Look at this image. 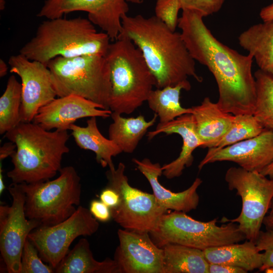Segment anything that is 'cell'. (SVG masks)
Instances as JSON below:
<instances>
[{
  "label": "cell",
  "mask_w": 273,
  "mask_h": 273,
  "mask_svg": "<svg viewBox=\"0 0 273 273\" xmlns=\"http://www.w3.org/2000/svg\"><path fill=\"white\" fill-rule=\"evenodd\" d=\"M144 0H45L38 17L52 19L73 12L87 14L88 19L114 41L122 28V18L129 11L128 3L141 4Z\"/></svg>",
  "instance_id": "13"
},
{
  "label": "cell",
  "mask_w": 273,
  "mask_h": 273,
  "mask_svg": "<svg viewBox=\"0 0 273 273\" xmlns=\"http://www.w3.org/2000/svg\"><path fill=\"white\" fill-rule=\"evenodd\" d=\"M55 179L19 183L25 196V212L40 226H51L70 217L80 204V178L72 166L62 168Z\"/></svg>",
  "instance_id": "7"
},
{
  "label": "cell",
  "mask_w": 273,
  "mask_h": 273,
  "mask_svg": "<svg viewBox=\"0 0 273 273\" xmlns=\"http://www.w3.org/2000/svg\"><path fill=\"white\" fill-rule=\"evenodd\" d=\"M191 88L188 80L151 92L147 101L149 108L159 117V123L165 124L183 115L192 113V108H184L180 103L181 91H188Z\"/></svg>",
  "instance_id": "27"
},
{
  "label": "cell",
  "mask_w": 273,
  "mask_h": 273,
  "mask_svg": "<svg viewBox=\"0 0 273 273\" xmlns=\"http://www.w3.org/2000/svg\"><path fill=\"white\" fill-rule=\"evenodd\" d=\"M119 36L129 39L141 51L157 88L175 85L188 77L202 81L180 33L171 31L155 16H124Z\"/></svg>",
  "instance_id": "2"
},
{
  "label": "cell",
  "mask_w": 273,
  "mask_h": 273,
  "mask_svg": "<svg viewBox=\"0 0 273 273\" xmlns=\"http://www.w3.org/2000/svg\"><path fill=\"white\" fill-rule=\"evenodd\" d=\"M8 191L12 205L0 206V251L7 272L20 273L25 243L28 235L40 224L26 217L25 194L19 184L12 183Z\"/></svg>",
  "instance_id": "12"
},
{
  "label": "cell",
  "mask_w": 273,
  "mask_h": 273,
  "mask_svg": "<svg viewBox=\"0 0 273 273\" xmlns=\"http://www.w3.org/2000/svg\"><path fill=\"white\" fill-rule=\"evenodd\" d=\"M16 149V145L12 142L5 143L0 148L1 161L9 156H11Z\"/></svg>",
  "instance_id": "38"
},
{
  "label": "cell",
  "mask_w": 273,
  "mask_h": 273,
  "mask_svg": "<svg viewBox=\"0 0 273 273\" xmlns=\"http://www.w3.org/2000/svg\"><path fill=\"white\" fill-rule=\"evenodd\" d=\"M5 136L16 145L11 156L13 168L7 173L14 183L50 180L60 171L63 156L69 152L67 130L50 131L32 122H20Z\"/></svg>",
  "instance_id": "3"
},
{
  "label": "cell",
  "mask_w": 273,
  "mask_h": 273,
  "mask_svg": "<svg viewBox=\"0 0 273 273\" xmlns=\"http://www.w3.org/2000/svg\"><path fill=\"white\" fill-rule=\"evenodd\" d=\"M132 161L138 169L146 177L150 183L157 203L167 210L189 212L195 210L199 203L197 190L202 180L197 177L187 189L175 193L163 186L158 180L162 174V166L159 163H153L148 158L139 160L134 158Z\"/></svg>",
  "instance_id": "19"
},
{
  "label": "cell",
  "mask_w": 273,
  "mask_h": 273,
  "mask_svg": "<svg viewBox=\"0 0 273 273\" xmlns=\"http://www.w3.org/2000/svg\"><path fill=\"white\" fill-rule=\"evenodd\" d=\"M2 165H1V167H0V194L1 195L2 194L5 189L6 188V187L4 183L3 176V174H2Z\"/></svg>",
  "instance_id": "43"
},
{
  "label": "cell",
  "mask_w": 273,
  "mask_h": 273,
  "mask_svg": "<svg viewBox=\"0 0 273 273\" xmlns=\"http://www.w3.org/2000/svg\"><path fill=\"white\" fill-rule=\"evenodd\" d=\"M117 235L113 259L118 273H164L163 250L149 233L119 229Z\"/></svg>",
  "instance_id": "15"
},
{
  "label": "cell",
  "mask_w": 273,
  "mask_h": 273,
  "mask_svg": "<svg viewBox=\"0 0 273 273\" xmlns=\"http://www.w3.org/2000/svg\"><path fill=\"white\" fill-rule=\"evenodd\" d=\"M5 0H0V9L1 10H3L5 7Z\"/></svg>",
  "instance_id": "44"
},
{
  "label": "cell",
  "mask_w": 273,
  "mask_h": 273,
  "mask_svg": "<svg viewBox=\"0 0 273 273\" xmlns=\"http://www.w3.org/2000/svg\"><path fill=\"white\" fill-rule=\"evenodd\" d=\"M259 251H263V263L259 271L273 266V232L260 231L255 241Z\"/></svg>",
  "instance_id": "33"
},
{
  "label": "cell",
  "mask_w": 273,
  "mask_h": 273,
  "mask_svg": "<svg viewBox=\"0 0 273 273\" xmlns=\"http://www.w3.org/2000/svg\"><path fill=\"white\" fill-rule=\"evenodd\" d=\"M272 160L273 132L264 129L256 136L222 148H208L198 169L211 163L230 161L246 170L261 172Z\"/></svg>",
  "instance_id": "16"
},
{
  "label": "cell",
  "mask_w": 273,
  "mask_h": 273,
  "mask_svg": "<svg viewBox=\"0 0 273 273\" xmlns=\"http://www.w3.org/2000/svg\"><path fill=\"white\" fill-rule=\"evenodd\" d=\"M180 9H181L180 0H157L155 16L171 31H175L178 26V14Z\"/></svg>",
  "instance_id": "32"
},
{
  "label": "cell",
  "mask_w": 273,
  "mask_h": 273,
  "mask_svg": "<svg viewBox=\"0 0 273 273\" xmlns=\"http://www.w3.org/2000/svg\"><path fill=\"white\" fill-rule=\"evenodd\" d=\"M162 248L164 273H208L209 263L203 250L176 244Z\"/></svg>",
  "instance_id": "26"
},
{
  "label": "cell",
  "mask_w": 273,
  "mask_h": 273,
  "mask_svg": "<svg viewBox=\"0 0 273 273\" xmlns=\"http://www.w3.org/2000/svg\"><path fill=\"white\" fill-rule=\"evenodd\" d=\"M238 41L259 69L273 74V20L250 26L240 34Z\"/></svg>",
  "instance_id": "23"
},
{
  "label": "cell",
  "mask_w": 273,
  "mask_h": 273,
  "mask_svg": "<svg viewBox=\"0 0 273 273\" xmlns=\"http://www.w3.org/2000/svg\"><path fill=\"white\" fill-rule=\"evenodd\" d=\"M239 267L224 264L209 263L208 273H247Z\"/></svg>",
  "instance_id": "37"
},
{
  "label": "cell",
  "mask_w": 273,
  "mask_h": 273,
  "mask_svg": "<svg viewBox=\"0 0 273 273\" xmlns=\"http://www.w3.org/2000/svg\"><path fill=\"white\" fill-rule=\"evenodd\" d=\"M224 179L229 190H236L241 197L242 208L236 218L223 217L221 221L237 223L246 239L255 243L273 198V178L261 172L231 167L226 170Z\"/></svg>",
  "instance_id": "9"
},
{
  "label": "cell",
  "mask_w": 273,
  "mask_h": 273,
  "mask_svg": "<svg viewBox=\"0 0 273 273\" xmlns=\"http://www.w3.org/2000/svg\"><path fill=\"white\" fill-rule=\"evenodd\" d=\"M181 9L195 10L206 17L218 12L225 0H180Z\"/></svg>",
  "instance_id": "34"
},
{
  "label": "cell",
  "mask_w": 273,
  "mask_h": 273,
  "mask_svg": "<svg viewBox=\"0 0 273 273\" xmlns=\"http://www.w3.org/2000/svg\"><path fill=\"white\" fill-rule=\"evenodd\" d=\"M8 63L10 72L18 75L21 81V122H31L38 110L57 96L51 72L46 64L20 53L11 56Z\"/></svg>",
  "instance_id": "14"
},
{
  "label": "cell",
  "mask_w": 273,
  "mask_h": 273,
  "mask_svg": "<svg viewBox=\"0 0 273 273\" xmlns=\"http://www.w3.org/2000/svg\"><path fill=\"white\" fill-rule=\"evenodd\" d=\"M256 101L253 115L264 129L273 132V74L257 70Z\"/></svg>",
  "instance_id": "29"
},
{
  "label": "cell",
  "mask_w": 273,
  "mask_h": 273,
  "mask_svg": "<svg viewBox=\"0 0 273 273\" xmlns=\"http://www.w3.org/2000/svg\"><path fill=\"white\" fill-rule=\"evenodd\" d=\"M56 273H118L114 259L96 260L88 240L83 238L69 251L54 269Z\"/></svg>",
  "instance_id": "24"
},
{
  "label": "cell",
  "mask_w": 273,
  "mask_h": 273,
  "mask_svg": "<svg viewBox=\"0 0 273 273\" xmlns=\"http://www.w3.org/2000/svg\"><path fill=\"white\" fill-rule=\"evenodd\" d=\"M8 67L6 62L2 59H0V77H3L7 74Z\"/></svg>",
  "instance_id": "42"
},
{
  "label": "cell",
  "mask_w": 273,
  "mask_h": 273,
  "mask_svg": "<svg viewBox=\"0 0 273 273\" xmlns=\"http://www.w3.org/2000/svg\"><path fill=\"white\" fill-rule=\"evenodd\" d=\"M217 221L216 218L201 221L186 212L173 211L164 214L157 229L149 234L153 242L160 248L167 244H176L203 251L246 239L236 223L229 222L219 226Z\"/></svg>",
  "instance_id": "8"
},
{
  "label": "cell",
  "mask_w": 273,
  "mask_h": 273,
  "mask_svg": "<svg viewBox=\"0 0 273 273\" xmlns=\"http://www.w3.org/2000/svg\"><path fill=\"white\" fill-rule=\"evenodd\" d=\"M105 57L110 70L109 109L130 114L147 101L155 78L141 51L128 38L119 36L110 43Z\"/></svg>",
  "instance_id": "5"
},
{
  "label": "cell",
  "mask_w": 273,
  "mask_h": 273,
  "mask_svg": "<svg viewBox=\"0 0 273 273\" xmlns=\"http://www.w3.org/2000/svg\"><path fill=\"white\" fill-rule=\"evenodd\" d=\"M264 129L262 125L253 114H243L235 115L233 123L229 131L213 148H222L256 136Z\"/></svg>",
  "instance_id": "30"
},
{
  "label": "cell",
  "mask_w": 273,
  "mask_h": 273,
  "mask_svg": "<svg viewBox=\"0 0 273 273\" xmlns=\"http://www.w3.org/2000/svg\"><path fill=\"white\" fill-rule=\"evenodd\" d=\"M111 117L113 121L109 127V139L122 152L132 153L148 128L154 124L158 115L155 113L149 121L142 115L136 117L125 118L121 114L112 112Z\"/></svg>",
  "instance_id": "25"
},
{
  "label": "cell",
  "mask_w": 273,
  "mask_h": 273,
  "mask_svg": "<svg viewBox=\"0 0 273 273\" xmlns=\"http://www.w3.org/2000/svg\"><path fill=\"white\" fill-rule=\"evenodd\" d=\"M192 109L197 133L203 143L202 148H213L229 131L235 115L224 112L208 97Z\"/></svg>",
  "instance_id": "20"
},
{
  "label": "cell",
  "mask_w": 273,
  "mask_h": 273,
  "mask_svg": "<svg viewBox=\"0 0 273 273\" xmlns=\"http://www.w3.org/2000/svg\"><path fill=\"white\" fill-rule=\"evenodd\" d=\"M110 40L104 32L97 31L88 18L62 17L43 21L19 53L30 60L47 65L57 57L105 56Z\"/></svg>",
  "instance_id": "4"
},
{
  "label": "cell",
  "mask_w": 273,
  "mask_h": 273,
  "mask_svg": "<svg viewBox=\"0 0 273 273\" xmlns=\"http://www.w3.org/2000/svg\"><path fill=\"white\" fill-rule=\"evenodd\" d=\"M89 210L92 215L101 222H106L112 218L110 208L101 200H92Z\"/></svg>",
  "instance_id": "35"
},
{
  "label": "cell",
  "mask_w": 273,
  "mask_h": 273,
  "mask_svg": "<svg viewBox=\"0 0 273 273\" xmlns=\"http://www.w3.org/2000/svg\"><path fill=\"white\" fill-rule=\"evenodd\" d=\"M209 263L224 264L243 268L246 271L259 269L263 263V253L255 242L247 240L209 248L203 250Z\"/></svg>",
  "instance_id": "22"
},
{
  "label": "cell",
  "mask_w": 273,
  "mask_h": 273,
  "mask_svg": "<svg viewBox=\"0 0 273 273\" xmlns=\"http://www.w3.org/2000/svg\"><path fill=\"white\" fill-rule=\"evenodd\" d=\"M160 133L166 134L176 133L183 139L181 150L178 157L162 166V174L168 179L180 176L185 167L191 166L194 161L193 153L198 147L202 148L203 143L196 128L192 114H186L165 123H158L156 129L148 132L149 140Z\"/></svg>",
  "instance_id": "18"
},
{
  "label": "cell",
  "mask_w": 273,
  "mask_h": 273,
  "mask_svg": "<svg viewBox=\"0 0 273 273\" xmlns=\"http://www.w3.org/2000/svg\"><path fill=\"white\" fill-rule=\"evenodd\" d=\"M100 199L110 208L116 206L120 200L118 193L108 186L102 191L100 195Z\"/></svg>",
  "instance_id": "36"
},
{
  "label": "cell",
  "mask_w": 273,
  "mask_h": 273,
  "mask_svg": "<svg viewBox=\"0 0 273 273\" xmlns=\"http://www.w3.org/2000/svg\"><path fill=\"white\" fill-rule=\"evenodd\" d=\"M99 223L89 210L78 206L64 221L51 226H39L28 236L41 259L55 269L69 251L72 242L79 236H90Z\"/></svg>",
  "instance_id": "11"
},
{
  "label": "cell",
  "mask_w": 273,
  "mask_h": 273,
  "mask_svg": "<svg viewBox=\"0 0 273 273\" xmlns=\"http://www.w3.org/2000/svg\"><path fill=\"white\" fill-rule=\"evenodd\" d=\"M112 111L89 100L75 95H69L55 99L41 107L32 122L43 128L68 130L70 126L79 119L111 116Z\"/></svg>",
  "instance_id": "17"
},
{
  "label": "cell",
  "mask_w": 273,
  "mask_h": 273,
  "mask_svg": "<svg viewBox=\"0 0 273 273\" xmlns=\"http://www.w3.org/2000/svg\"><path fill=\"white\" fill-rule=\"evenodd\" d=\"M266 273H273V266L266 268L264 270Z\"/></svg>",
  "instance_id": "45"
},
{
  "label": "cell",
  "mask_w": 273,
  "mask_h": 273,
  "mask_svg": "<svg viewBox=\"0 0 273 273\" xmlns=\"http://www.w3.org/2000/svg\"><path fill=\"white\" fill-rule=\"evenodd\" d=\"M182 10L178 23L182 39L194 60L206 66L214 77L219 108L234 115H253L256 92L253 57L241 54L219 41L199 12Z\"/></svg>",
  "instance_id": "1"
},
{
  "label": "cell",
  "mask_w": 273,
  "mask_h": 273,
  "mask_svg": "<svg viewBox=\"0 0 273 273\" xmlns=\"http://www.w3.org/2000/svg\"><path fill=\"white\" fill-rule=\"evenodd\" d=\"M86 124L84 127L74 123L70 126L76 145L80 149L93 151L97 162L103 167L115 168L112 157L122 151L113 141L102 135L98 127L96 117H90Z\"/></svg>",
  "instance_id": "21"
},
{
  "label": "cell",
  "mask_w": 273,
  "mask_h": 273,
  "mask_svg": "<svg viewBox=\"0 0 273 273\" xmlns=\"http://www.w3.org/2000/svg\"><path fill=\"white\" fill-rule=\"evenodd\" d=\"M47 65L57 96H78L109 109L110 70L105 56L57 57Z\"/></svg>",
  "instance_id": "6"
},
{
  "label": "cell",
  "mask_w": 273,
  "mask_h": 273,
  "mask_svg": "<svg viewBox=\"0 0 273 273\" xmlns=\"http://www.w3.org/2000/svg\"><path fill=\"white\" fill-rule=\"evenodd\" d=\"M53 272H54V269L50 265L43 262L38 250L27 238L21 255L20 273Z\"/></svg>",
  "instance_id": "31"
},
{
  "label": "cell",
  "mask_w": 273,
  "mask_h": 273,
  "mask_svg": "<svg viewBox=\"0 0 273 273\" xmlns=\"http://www.w3.org/2000/svg\"><path fill=\"white\" fill-rule=\"evenodd\" d=\"M125 166L120 162L106 174L107 186L119 194L118 205L110 208L112 218L123 229L150 233L157 228L167 210L157 202L153 194L132 187L125 174Z\"/></svg>",
  "instance_id": "10"
},
{
  "label": "cell",
  "mask_w": 273,
  "mask_h": 273,
  "mask_svg": "<svg viewBox=\"0 0 273 273\" xmlns=\"http://www.w3.org/2000/svg\"><path fill=\"white\" fill-rule=\"evenodd\" d=\"M263 225L266 231L273 232V198L268 212L264 218Z\"/></svg>",
  "instance_id": "39"
},
{
  "label": "cell",
  "mask_w": 273,
  "mask_h": 273,
  "mask_svg": "<svg viewBox=\"0 0 273 273\" xmlns=\"http://www.w3.org/2000/svg\"><path fill=\"white\" fill-rule=\"evenodd\" d=\"M22 85L12 75L0 98V134H5L20 122Z\"/></svg>",
  "instance_id": "28"
},
{
  "label": "cell",
  "mask_w": 273,
  "mask_h": 273,
  "mask_svg": "<svg viewBox=\"0 0 273 273\" xmlns=\"http://www.w3.org/2000/svg\"><path fill=\"white\" fill-rule=\"evenodd\" d=\"M261 173L270 178H273V160Z\"/></svg>",
  "instance_id": "41"
},
{
  "label": "cell",
  "mask_w": 273,
  "mask_h": 273,
  "mask_svg": "<svg viewBox=\"0 0 273 273\" xmlns=\"http://www.w3.org/2000/svg\"><path fill=\"white\" fill-rule=\"evenodd\" d=\"M259 15L263 21L273 20V3L263 8L260 12Z\"/></svg>",
  "instance_id": "40"
}]
</instances>
